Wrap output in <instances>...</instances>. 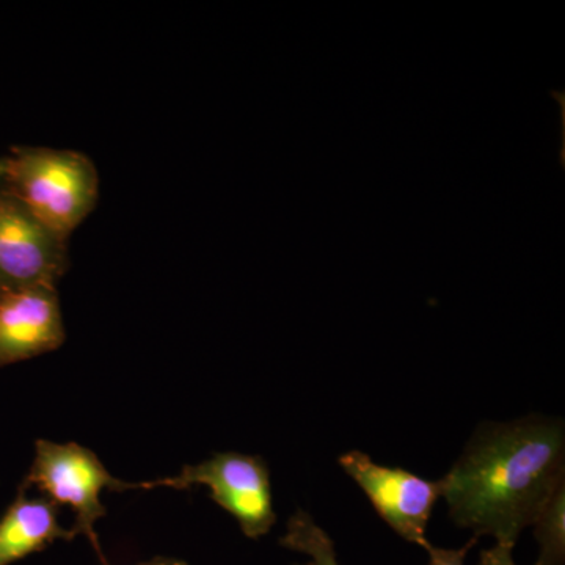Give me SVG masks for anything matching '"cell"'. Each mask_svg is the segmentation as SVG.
Listing matches in <instances>:
<instances>
[{
  "mask_svg": "<svg viewBox=\"0 0 565 565\" xmlns=\"http://www.w3.org/2000/svg\"><path fill=\"white\" fill-rule=\"evenodd\" d=\"M438 484L457 526L515 546L565 484L563 419L530 415L482 423Z\"/></svg>",
  "mask_w": 565,
  "mask_h": 565,
  "instance_id": "6da1fadb",
  "label": "cell"
},
{
  "mask_svg": "<svg viewBox=\"0 0 565 565\" xmlns=\"http://www.w3.org/2000/svg\"><path fill=\"white\" fill-rule=\"evenodd\" d=\"M2 162V188L51 232L68 241L99 195L95 163L70 150L14 148Z\"/></svg>",
  "mask_w": 565,
  "mask_h": 565,
  "instance_id": "7a4b0ae2",
  "label": "cell"
},
{
  "mask_svg": "<svg viewBox=\"0 0 565 565\" xmlns=\"http://www.w3.org/2000/svg\"><path fill=\"white\" fill-rule=\"evenodd\" d=\"M129 486L131 482L111 476L92 449L73 441L57 444L40 438L35 444V459L20 489L28 492L35 487L58 508L68 505L74 512L73 537H87L103 565H109L96 533V523L107 514L102 493L104 490L125 492Z\"/></svg>",
  "mask_w": 565,
  "mask_h": 565,
  "instance_id": "3957f363",
  "label": "cell"
},
{
  "mask_svg": "<svg viewBox=\"0 0 565 565\" xmlns=\"http://www.w3.org/2000/svg\"><path fill=\"white\" fill-rule=\"evenodd\" d=\"M199 486L210 489L212 500L236 519L245 537L258 541L277 522L269 468L259 456L217 452L203 462L185 465L169 478L131 482L129 490H188Z\"/></svg>",
  "mask_w": 565,
  "mask_h": 565,
  "instance_id": "277c9868",
  "label": "cell"
},
{
  "mask_svg": "<svg viewBox=\"0 0 565 565\" xmlns=\"http://www.w3.org/2000/svg\"><path fill=\"white\" fill-rule=\"evenodd\" d=\"M338 463L366 493L386 525L411 544H427L426 530L440 500L438 481H427L404 468L375 463L362 451L344 452Z\"/></svg>",
  "mask_w": 565,
  "mask_h": 565,
  "instance_id": "5b68a950",
  "label": "cell"
},
{
  "mask_svg": "<svg viewBox=\"0 0 565 565\" xmlns=\"http://www.w3.org/2000/svg\"><path fill=\"white\" fill-rule=\"evenodd\" d=\"M66 267V239L0 188V289H57Z\"/></svg>",
  "mask_w": 565,
  "mask_h": 565,
  "instance_id": "8992f818",
  "label": "cell"
},
{
  "mask_svg": "<svg viewBox=\"0 0 565 565\" xmlns=\"http://www.w3.org/2000/svg\"><path fill=\"white\" fill-rule=\"evenodd\" d=\"M65 338L57 289H0V366L57 351Z\"/></svg>",
  "mask_w": 565,
  "mask_h": 565,
  "instance_id": "52a82bcc",
  "label": "cell"
},
{
  "mask_svg": "<svg viewBox=\"0 0 565 565\" xmlns=\"http://www.w3.org/2000/svg\"><path fill=\"white\" fill-rule=\"evenodd\" d=\"M58 520V505L47 498H29L20 489L0 519V565H11L57 541H73Z\"/></svg>",
  "mask_w": 565,
  "mask_h": 565,
  "instance_id": "ba28073f",
  "label": "cell"
},
{
  "mask_svg": "<svg viewBox=\"0 0 565 565\" xmlns=\"http://www.w3.org/2000/svg\"><path fill=\"white\" fill-rule=\"evenodd\" d=\"M280 545L307 556L305 565H340L333 539L305 511H296L286 523Z\"/></svg>",
  "mask_w": 565,
  "mask_h": 565,
  "instance_id": "9c48e42d",
  "label": "cell"
},
{
  "mask_svg": "<svg viewBox=\"0 0 565 565\" xmlns=\"http://www.w3.org/2000/svg\"><path fill=\"white\" fill-rule=\"evenodd\" d=\"M534 537L539 544L535 565L565 564V484L559 486L535 516Z\"/></svg>",
  "mask_w": 565,
  "mask_h": 565,
  "instance_id": "30bf717a",
  "label": "cell"
},
{
  "mask_svg": "<svg viewBox=\"0 0 565 565\" xmlns=\"http://www.w3.org/2000/svg\"><path fill=\"white\" fill-rule=\"evenodd\" d=\"M476 542H478V539L473 537L460 548H441V546H435L427 542L423 546L429 555V564L427 565H465V557H467L470 548H473Z\"/></svg>",
  "mask_w": 565,
  "mask_h": 565,
  "instance_id": "8fae6325",
  "label": "cell"
},
{
  "mask_svg": "<svg viewBox=\"0 0 565 565\" xmlns=\"http://www.w3.org/2000/svg\"><path fill=\"white\" fill-rule=\"evenodd\" d=\"M512 553L514 546L494 544L492 548L482 550L479 565H516Z\"/></svg>",
  "mask_w": 565,
  "mask_h": 565,
  "instance_id": "7c38bea8",
  "label": "cell"
},
{
  "mask_svg": "<svg viewBox=\"0 0 565 565\" xmlns=\"http://www.w3.org/2000/svg\"><path fill=\"white\" fill-rule=\"evenodd\" d=\"M137 565H189L185 561L177 559V557L158 556L152 557L150 561L139 563Z\"/></svg>",
  "mask_w": 565,
  "mask_h": 565,
  "instance_id": "4fadbf2b",
  "label": "cell"
},
{
  "mask_svg": "<svg viewBox=\"0 0 565 565\" xmlns=\"http://www.w3.org/2000/svg\"><path fill=\"white\" fill-rule=\"evenodd\" d=\"M0 188H2V162H0Z\"/></svg>",
  "mask_w": 565,
  "mask_h": 565,
  "instance_id": "5bb4252c",
  "label": "cell"
}]
</instances>
